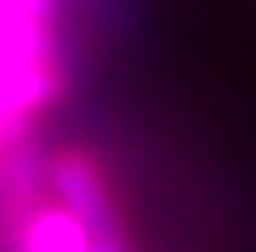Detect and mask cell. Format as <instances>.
<instances>
[{"label": "cell", "instance_id": "cell-1", "mask_svg": "<svg viewBox=\"0 0 256 252\" xmlns=\"http://www.w3.org/2000/svg\"><path fill=\"white\" fill-rule=\"evenodd\" d=\"M70 66L62 50V21L42 17L21 0H0V145L34 136L38 116L62 104Z\"/></svg>", "mask_w": 256, "mask_h": 252}, {"label": "cell", "instance_id": "cell-3", "mask_svg": "<svg viewBox=\"0 0 256 252\" xmlns=\"http://www.w3.org/2000/svg\"><path fill=\"white\" fill-rule=\"evenodd\" d=\"M8 252H91V236L83 228V219L74 211H66L50 194V198H42L34 207V215L21 224V232L12 236Z\"/></svg>", "mask_w": 256, "mask_h": 252}, {"label": "cell", "instance_id": "cell-2", "mask_svg": "<svg viewBox=\"0 0 256 252\" xmlns=\"http://www.w3.org/2000/svg\"><path fill=\"white\" fill-rule=\"evenodd\" d=\"M46 182H50V194L62 207L83 219V228L91 236V252H136L128 224H124V211L116 202V190H112V178L87 145L50 149Z\"/></svg>", "mask_w": 256, "mask_h": 252}]
</instances>
